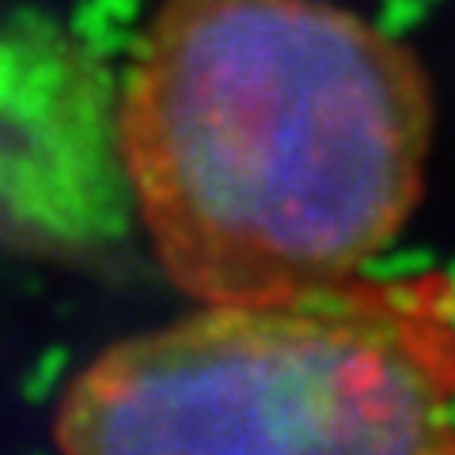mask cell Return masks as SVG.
<instances>
[{
	"label": "cell",
	"mask_w": 455,
	"mask_h": 455,
	"mask_svg": "<svg viewBox=\"0 0 455 455\" xmlns=\"http://www.w3.org/2000/svg\"><path fill=\"white\" fill-rule=\"evenodd\" d=\"M433 130L418 53L326 0H160L118 103L140 224L194 304L364 274L414 217Z\"/></svg>",
	"instance_id": "1"
},
{
	"label": "cell",
	"mask_w": 455,
	"mask_h": 455,
	"mask_svg": "<svg viewBox=\"0 0 455 455\" xmlns=\"http://www.w3.org/2000/svg\"><path fill=\"white\" fill-rule=\"evenodd\" d=\"M61 451H455V277L197 304L68 379Z\"/></svg>",
	"instance_id": "2"
}]
</instances>
